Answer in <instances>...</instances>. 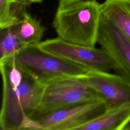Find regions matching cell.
I'll return each mask as SVG.
<instances>
[{
    "label": "cell",
    "mask_w": 130,
    "mask_h": 130,
    "mask_svg": "<svg viewBox=\"0 0 130 130\" xmlns=\"http://www.w3.org/2000/svg\"><path fill=\"white\" fill-rule=\"evenodd\" d=\"M101 100L82 78L56 80L45 84L41 101L31 118L38 120L59 110Z\"/></svg>",
    "instance_id": "4"
},
{
    "label": "cell",
    "mask_w": 130,
    "mask_h": 130,
    "mask_svg": "<svg viewBox=\"0 0 130 130\" xmlns=\"http://www.w3.org/2000/svg\"><path fill=\"white\" fill-rule=\"evenodd\" d=\"M82 78L102 98L108 108L130 101V84L117 74L89 70Z\"/></svg>",
    "instance_id": "8"
},
{
    "label": "cell",
    "mask_w": 130,
    "mask_h": 130,
    "mask_svg": "<svg viewBox=\"0 0 130 130\" xmlns=\"http://www.w3.org/2000/svg\"><path fill=\"white\" fill-rule=\"evenodd\" d=\"M12 58L18 68L43 84L60 79L82 78L89 70L51 54L38 45L26 46Z\"/></svg>",
    "instance_id": "3"
},
{
    "label": "cell",
    "mask_w": 130,
    "mask_h": 130,
    "mask_svg": "<svg viewBox=\"0 0 130 130\" xmlns=\"http://www.w3.org/2000/svg\"><path fill=\"white\" fill-rule=\"evenodd\" d=\"M101 8L102 14L130 41V0H106Z\"/></svg>",
    "instance_id": "10"
},
{
    "label": "cell",
    "mask_w": 130,
    "mask_h": 130,
    "mask_svg": "<svg viewBox=\"0 0 130 130\" xmlns=\"http://www.w3.org/2000/svg\"><path fill=\"white\" fill-rule=\"evenodd\" d=\"M25 6L13 0H0V28L5 29L18 24L26 11Z\"/></svg>",
    "instance_id": "12"
},
{
    "label": "cell",
    "mask_w": 130,
    "mask_h": 130,
    "mask_svg": "<svg viewBox=\"0 0 130 130\" xmlns=\"http://www.w3.org/2000/svg\"><path fill=\"white\" fill-rule=\"evenodd\" d=\"M124 130H130V121L126 125V126L125 127Z\"/></svg>",
    "instance_id": "15"
},
{
    "label": "cell",
    "mask_w": 130,
    "mask_h": 130,
    "mask_svg": "<svg viewBox=\"0 0 130 130\" xmlns=\"http://www.w3.org/2000/svg\"><path fill=\"white\" fill-rule=\"evenodd\" d=\"M0 70L3 83L1 129H27L41 101L45 84L18 68L12 56L0 60Z\"/></svg>",
    "instance_id": "1"
},
{
    "label": "cell",
    "mask_w": 130,
    "mask_h": 130,
    "mask_svg": "<svg viewBox=\"0 0 130 130\" xmlns=\"http://www.w3.org/2000/svg\"><path fill=\"white\" fill-rule=\"evenodd\" d=\"M130 121V101L108 108L107 111L76 130H124Z\"/></svg>",
    "instance_id": "9"
},
{
    "label": "cell",
    "mask_w": 130,
    "mask_h": 130,
    "mask_svg": "<svg viewBox=\"0 0 130 130\" xmlns=\"http://www.w3.org/2000/svg\"><path fill=\"white\" fill-rule=\"evenodd\" d=\"M43 0H13L15 3H18L19 4L26 6L32 3H41Z\"/></svg>",
    "instance_id": "14"
},
{
    "label": "cell",
    "mask_w": 130,
    "mask_h": 130,
    "mask_svg": "<svg viewBox=\"0 0 130 130\" xmlns=\"http://www.w3.org/2000/svg\"><path fill=\"white\" fill-rule=\"evenodd\" d=\"M25 47L18 38L13 26L1 30L0 60L16 54Z\"/></svg>",
    "instance_id": "13"
},
{
    "label": "cell",
    "mask_w": 130,
    "mask_h": 130,
    "mask_svg": "<svg viewBox=\"0 0 130 130\" xmlns=\"http://www.w3.org/2000/svg\"><path fill=\"white\" fill-rule=\"evenodd\" d=\"M101 16V4L96 0H59L53 25L62 40L94 47Z\"/></svg>",
    "instance_id": "2"
},
{
    "label": "cell",
    "mask_w": 130,
    "mask_h": 130,
    "mask_svg": "<svg viewBox=\"0 0 130 130\" xmlns=\"http://www.w3.org/2000/svg\"><path fill=\"white\" fill-rule=\"evenodd\" d=\"M108 109L104 100L59 110L36 120L42 129L76 130L104 113Z\"/></svg>",
    "instance_id": "7"
},
{
    "label": "cell",
    "mask_w": 130,
    "mask_h": 130,
    "mask_svg": "<svg viewBox=\"0 0 130 130\" xmlns=\"http://www.w3.org/2000/svg\"><path fill=\"white\" fill-rule=\"evenodd\" d=\"M97 43L110 58L112 70L130 84V41L102 13Z\"/></svg>",
    "instance_id": "6"
},
{
    "label": "cell",
    "mask_w": 130,
    "mask_h": 130,
    "mask_svg": "<svg viewBox=\"0 0 130 130\" xmlns=\"http://www.w3.org/2000/svg\"><path fill=\"white\" fill-rule=\"evenodd\" d=\"M42 50L89 70L109 72L113 69L112 61L102 49L70 43L57 37L42 42Z\"/></svg>",
    "instance_id": "5"
},
{
    "label": "cell",
    "mask_w": 130,
    "mask_h": 130,
    "mask_svg": "<svg viewBox=\"0 0 130 130\" xmlns=\"http://www.w3.org/2000/svg\"><path fill=\"white\" fill-rule=\"evenodd\" d=\"M13 27L18 38L25 46L39 45L45 30L40 22L26 11L20 22Z\"/></svg>",
    "instance_id": "11"
}]
</instances>
